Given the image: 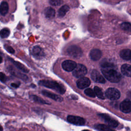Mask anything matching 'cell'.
Masks as SVG:
<instances>
[{
  "label": "cell",
  "instance_id": "cell-1",
  "mask_svg": "<svg viewBox=\"0 0 131 131\" xmlns=\"http://www.w3.org/2000/svg\"><path fill=\"white\" fill-rule=\"evenodd\" d=\"M101 72L105 78L111 82L117 83L121 79V75L115 69L113 64L102 67Z\"/></svg>",
  "mask_w": 131,
  "mask_h": 131
},
{
  "label": "cell",
  "instance_id": "cell-2",
  "mask_svg": "<svg viewBox=\"0 0 131 131\" xmlns=\"http://www.w3.org/2000/svg\"><path fill=\"white\" fill-rule=\"evenodd\" d=\"M38 83L40 85L53 89L60 94H63L66 92V89L64 86L56 81L49 80H42L39 81Z\"/></svg>",
  "mask_w": 131,
  "mask_h": 131
},
{
  "label": "cell",
  "instance_id": "cell-3",
  "mask_svg": "<svg viewBox=\"0 0 131 131\" xmlns=\"http://www.w3.org/2000/svg\"><path fill=\"white\" fill-rule=\"evenodd\" d=\"M87 69L83 64H78L73 71V75L76 78H82L87 73Z\"/></svg>",
  "mask_w": 131,
  "mask_h": 131
},
{
  "label": "cell",
  "instance_id": "cell-4",
  "mask_svg": "<svg viewBox=\"0 0 131 131\" xmlns=\"http://www.w3.org/2000/svg\"><path fill=\"white\" fill-rule=\"evenodd\" d=\"M105 96L111 100H116L118 99L120 96V92L116 89L110 88L106 90L105 92Z\"/></svg>",
  "mask_w": 131,
  "mask_h": 131
},
{
  "label": "cell",
  "instance_id": "cell-5",
  "mask_svg": "<svg viewBox=\"0 0 131 131\" xmlns=\"http://www.w3.org/2000/svg\"><path fill=\"white\" fill-rule=\"evenodd\" d=\"M67 52L70 56L76 58H79L82 55V52L81 49L75 45L69 47L67 50Z\"/></svg>",
  "mask_w": 131,
  "mask_h": 131
},
{
  "label": "cell",
  "instance_id": "cell-6",
  "mask_svg": "<svg viewBox=\"0 0 131 131\" xmlns=\"http://www.w3.org/2000/svg\"><path fill=\"white\" fill-rule=\"evenodd\" d=\"M98 115L104 121L108 126L112 127H116L118 125V121L112 118L109 115L105 114H100Z\"/></svg>",
  "mask_w": 131,
  "mask_h": 131
},
{
  "label": "cell",
  "instance_id": "cell-7",
  "mask_svg": "<svg viewBox=\"0 0 131 131\" xmlns=\"http://www.w3.org/2000/svg\"><path fill=\"white\" fill-rule=\"evenodd\" d=\"M67 121L70 123L80 126L83 125L85 123V121L83 118L73 115H69L67 117Z\"/></svg>",
  "mask_w": 131,
  "mask_h": 131
},
{
  "label": "cell",
  "instance_id": "cell-8",
  "mask_svg": "<svg viewBox=\"0 0 131 131\" xmlns=\"http://www.w3.org/2000/svg\"><path fill=\"white\" fill-rule=\"evenodd\" d=\"M76 63L71 60H66L62 62V68L63 69L67 72L73 71L77 66Z\"/></svg>",
  "mask_w": 131,
  "mask_h": 131
},
{
  "label": "cell",
  "instance_id": "cell-9",
  "mask_svg": "<svg viewBox=\"0 0 131 131\" xmlns=\"http://www.w3.org/2000/svg\"><path fill=\"white\" fill-rule=\"evenodd\" d=\"M91 78L93 81L97 83H104L105 82L104 78L96 70H93L91 74Z\"/></svg>",
  "mask_w": 131,
  "mask_h": 131
},
{
  "label": "cell",
  "instance_id": "cell-10",
  "mask_svg": "<svg viewBox=\"0 0 131 131\" xmlns=\"http://www.w3.org/2000/svg\"><path fill=\"white\" fill-rule=\"evenodd\" d=\"M91 84L90 80L85 77L79 78V79L76 82V84L77 87L80 89H83L88 87Z\"/></svg>",
  "mask_w": 131,
  "mask_h": 131
},
{
  "label": "cell",
  "instance_id": "cell-11",
  "mask_svg": "<svg viewBox=\"0 0 131 131\" xmlns=\"http://www.w3.org/2000/svg\"><path fill=\"white\" fill-rule=\"evenodd\" d=\"M120 110L124 113H129L131 112V101L128 99L123 100L120 104Z\"/></svg>",
  "mask_w": 131,
  "mask_h": 131
},
{
  "label": "cell",
  "instance_id": "cell-12",
  "mask_svg": "<svg viewBox=\"0 0 131 131\" xmlns=\"http://www.w3.org/2000/svg\"><path fill=\"white\" fill-rule=\"evenodd\" d=\"M101 51L98 49H93L90 51V57L94 61L98 60L101 57Z\"/></svg>",
  "mask_w": 131,
  "mask_h": 131
},
{
  "label": "cell",
  "instance_id": "cell-13",
  "mask_svg": "<svg viewBox=\"0 0 131 131\" xmlns=\"http://www.w3.org/2000/svg\"><path fill=\"white\" fill-rule=\"evenodd\" d=\"M42 94L47 97H49L55 101H58V102H61L63 100V99L62 97H61L60 96L58 95H56L55 94H53L51 92L47 91H42L41 92Z\"/></svg>",
  "mask_w": 131,
  "mask_h": 131
},
{
  "label": "cell",
  "instance_id": "cell-14",
  "mask_svg": "<svg viewBox=\"0 0 131 131\" xmlns=\"http://www.w3.org/2000/svg\"><path fill=\"white\" fill-rule=\"evenodd\" d=\"M122 73L127 77H131V65L128 64H124L121 68Z\"/></svg>",
  "mask_w": 131,
  "mask_h": 131
},
{
  "label": "cell",
  "instance_id": "cell-15",
  "mask_svg": "<svg viewBox=\"0 0 131 131\" xmlns=\"http://www.w3.org/2000/svg\"><path fill=\"white\" fill-rule=\"evenodd\" d=\"M120 57L126 60L131 59V50L129 49H123L120 53Z\"/></svg>",
  "mask_w": 131,
  "mask_h": 131
},
{
  "label": "cell",
  "instance_id": "cell-16",
  "mask_svg": "<svg viewBox=\"0 0 131 131\" xmlns=\"http://www.w3.org/2000/svg\"><path fill=\"white\" fill-rule=\"evenodd\" d=\"M45 15L48 18H52L55 16V11L51 7H48L45 10Z\"/></svg>",
  "mask_w": 131,
  "mask_h": 131
},
{
  "label": "cell",
  "instance_id": "cell-17",
  "mask_svg": "<svg viewBox=\"0 0 131 131\" xmlns=\"http://www.w3.org/2000/svg\"><path fill=\"white\" fill-rule=\"evenodd\" d=\"M9 6L6 2H3L0 5V12L2 15H5L8 12Z\"/></svg>",
  "mask_w": 131,
  "mask_h": 131
},
{
  "label": "cell",
  "instance_id": "cell-18",
  "mask_svg": "<svg viewBox=\"0 0 131 131\" xmlns=\"http://www.w3.org/2000/svg\"><path fill=\"white\" fill-rule=\"evenodd\" d=\"M95 127L99 131H115V130L112 129L109 126L105 124H96L95 125Z\"/></svg>",
  "mask_w": 131,
  "mask_h": 131
},
{
  "label": "cell",
  "instance_id": "cell-19",
  "mask_svg": "<svg viewBox=\"0 0 131 131\" xmlns=\"http://www.w3.org/2000/svg\"><path fill=\"white\" fill-rule=\"evenodd\" d=\"M70 8L68 5H63L58 10V16L59 17L64 16L67 12L69 10Z\"/></svg>",
  "mask_w": 131,
  "mask_h": 131
},
{
  "label": "cell",
  "instance_id": "cell-20",
  "mask_svg": "<svg viewBox=\"0 0 131 131\" xmlns=\"http://www.w3.org/2000/svg\"><path fill=\"white\" fill-rule=\"evenodd\" d=\"M94 91L95 92V93L96 95L100 99H105V96L101 90V89L99 88L97 86H95L94 88Z\"/></svg>",
  "mask_w": 131,
  "mask_h": 131
},
{
  "label": "cell",
  "instance_id": "cell-21",
  "mask_svg": "<svg viewBox=\"0 0 131 131\" xmlns=\"http://www.w3.org/2000/svg\"><path fill=\"white\" fill-rule=\"evenodd\" d=\"M12 60L13 61V59H12ZM13 62L14 64L16 67L17 68L19 69V70H20L23 72H24L25 73H28L29 72V70L27 69V68L26 67H25L23 64L19 62L18 61H13Z\"/></svg>",
  "mask_w": 131,
  "mask_h": 131
},
{
  "label": "cell",
  "instance_id": "cell-22",
  "mask_svg": "<svg viewBox=\"0 0 131 131\" xmlns=\"http://www.w3.org/2000/svg\"><path fill=\"white\" fill-rule=\"evenodd\" d=\"M32 53L36 57H40L41 56V55L42 54V51L41 48L37 46H35L33 48L32 50Z\"/></svg>",
  "mask_w": 131,
  "mask_h": 131
},
{
  "label": "cell",
  "instance_id": "cell-23",
  "mask_svg": "<svg viewBox=\"0 0 131 131\" xmlns=\"http://www.w3.org/2000/svg\"><path fill=\"white\" fill-rule=\"evenodd\" d=\"M121 28L122 30L124 31L128 32L131 31V24L129 23H123L121 25Z\"/></svg>",
  "mask_w": 131,
  "mask_h": 131
},
{
  "label": "cell",
  "instance_id": "cell-24",
  "mask_svg": "<svg viewBox=\"0 0 131 131\" xmlns=\"http://www.w3.org/2000/svg\"><path fill=\"white\" fill-rule=\"evenodd\" d=\"M84 93L88 96L95 98L96 97V94L94 90H93L91 88H88L84 90Z\"/></svg>",
  "mask_w": 131,
  "mask_h": 131
},
{
  "label": "cell",
  "instance_id": "cell-25",
  "mask_svg": "<svg viewBox=\"0 0 131 131\" xmlns=\"http://www.w3.org/2000/svg\"><path fill=\"white\" fill-rule=\"evenodd\" d=\"M10 34V30L8 28H4L1 31V37L2 38H6Z\"/></svg>",
  "mask_w": 131,
  "mask_h": 131
},
{
  "label": "cell",
  "instance_id": "cell-26",
  "mask_svg": "<svg viewBox=\"0 0 131 131\" xmlns=\"http://www.w3.org/2000/svg\"><path fill=\"white\" fill-rule=\"evenodd\" d=\"M31 97L32 98V99L35 101H36V102H38L39 103H43V104H49L48 103H47L45 100L40 98L39 97L36 96H34V95H33L31 96Z\"/></svg>",
  "mask_w": 131,
  "mask_h": 131
},
{
  "label": "cell",
  "instance_id": "cell-27",
  "mask_svg": "<svg viewBox=\"0 0 131 131\" xmlns=\"http://www.w3.org/2000/svg\"><path fill=\"white\" fill-rule=\"evenodd\" d=\"M49 3H50V4L51 5L56 6H59V5H61V4L63 3V1H60V0L50 1H49Z\"/></svg>",
  "mask_w": 131,
  "mask_h": 131
},
{
  "label": "cell",
  "instance_id": "cell-28",
  "mask_svg": "<svg viewBox=\"0 0 131 131\" xmlns=\"http://www.w3.org/2000/svg\"><path fill=\"white\" fill-rule=\"evenodd\" d=\"M4 48H5V49L8 51L9 52V53H11V54H13L14 53V49L10 46H8V45H5L4 46Z\"/></svg>",
  "mask_w": 131,
  "mask_h": 131
},
{
  "label": "cell",
  "instance_id": "cell-29",
  "mask_svg": "<svg viewBox=\"0 0 131 131\" xmlns=\"http://www.w3.org/2000/svg\"><path fill=\"white\" fill-rule=\"evenodd\" d=\"M0 77H1V81L2 82H5L7 80V77L3 73L1 72L0 74Z\"/></svg>",
  "mask_w": 131,
  "mask_h": 131
},
{
  "label": "cell",
  "instance_id": "cell-30",
  "mask_svg": "<svg viewBox=\"0 0 131 131\" xmlns=\"http://www.w3.org/2000/svg\"><path fill=\"white\" fill-rule=\"evenodd\" d=\"M11 86L12 87H13V88H17V87L19 86V84H16V83H12L11 84Z\"/></svg>",
  "mask_w": 131,
  "mask_h": 131
},
{
  "label": "cell",
  "instance_id": "cell-31",
  "mask_svg": "<svg viewBox=\"0 0 131 131\" xmlns=\"http://www.w3.org/2000/svg\"><path fill=\"white\" fill-rule=\"evenodd\" d=\"M128 96L131 98V91H130L128 93Z\"/></svg>",
  "mask_w": 131,
  "mask_h": 131
},
{
  "label": "cell",
  "instance_id": "cell-32",
  "mask_svg": "<svg viewBox=\"0 0 131 131\" xmlns=\"http://www.w3.org/2000/svg\"><path fill=\"white\" fill-rule=\"evenodd\" d=\"M1 131H3V127H2V126L1 127Z\"/></svg>",
  "mask_w": 131,
  "mask_h": 131
},
{
  "label": "cell",
  "instance_id": "cell-33",
  "mask_svg": "<svg viewBox=\"0 0 131 131\" xmlns=\"http://www.w3.org/2000/svg\"><path fill=\"white\" fill-rule=\"evenodd\" d=\"M82 131H89V130H86V129H84V130H83Z\"/></svg>",
  "mask_w": 131,
  "mask_h": 131
}]
</instances>
